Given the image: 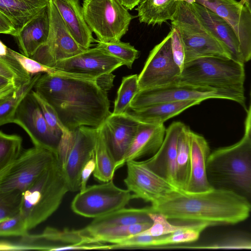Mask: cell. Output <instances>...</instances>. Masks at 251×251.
Wrapping results in <instances>:
<instances>
[{"instance_id": "1", "label": "cell", "mask_w": 251, "mask_h": 251, "mask_svg": "<svg viewBox=\"0 0 251 251\" xmlns=\"http://www.w3.org/2000/svg\"><path fill=\"white\" fill-rule=\"evenodd\" d=\"M33 88L52 106L68 130L82 126L99 128L112 113L107 91L97 79L43 74Z\"/></svg>"}, {"instance_id": "2", "label": "cell", "mask_w": 251, "mask_h": 251, "mask_svg": "<svg viewBox=\"0 0 251 251\" xmlns=\"http://www.w3.org/2000/svg\"><path fill=\"white\" fill-rule=\"evenodd\" d=\"M168 219L204 223L210 226L234 225L245 220L251 203L232 191L219 188L191 193L177 190L151 206Z\"/></svg>"}, {"instance_id": "3", "label": "cell", "mask_w": 251, "mask_h": 251, "mask_svg": "<svg viewBox=\"0 0 251 251\" xmlns=\"http://www.w3.org/2000/svg\"><path fill=\"white\" fill-rule=\"evenodd\" d=\"M207 173L213 188L234 192L251 203V139L244 135L237 143L210 153Z\"/></svg>"}, {"instance_id": "4", "label": "cell", "mask_w": 251, "mask_h": 251, "mask_svg": "<svg viewBox=\"0 0 251 251\" xmlns=\"http://www.w3.org/2000/svg\"><path fill=\"white\" fill-rule=\"evenodd\" d=\"M69 191L57 159L23 193L20 213L28 230L44 222L58 208Z\"/></svg>"}, {"instance_id": "5", "label": "cell", "mask_w": 251, "mask_h": 251, "mask_svg": "<svg viewBox=\"0 0 251 251\" xmlns=\"http://www.w3.org/2000/svg\"><path fill=\"white\" fill-rule=\"evenodd\" d=\"M244 63L220 56L186 62L178 81L217 89L244 92Z\"/></svg>"}, {"instance_id": "6", "label": "cell", "mask_w": 251, "mask_h": 251, "mask_svg": "<svg viewBox=\"0 0 251 251\" xmlns=\"http://www.w3.org/2000/svg\"><path fill=\"white\" fill-rule=\"evenodd\" d=\"M98 134V128L86 126L63 133L56 156L69 191L80 190L81 173L95 154Z\"/></svg>"}, {"instance_id": "7", "label": "cell", "mask_w": 251, "mask_h": 251, "mask_svg": "<svg viewBox=\"0 0 251 251\" xmlns=\"http://www.w3.org/2000/svg\"><path fill=\"white\" fill-rule=\"evenodd\" d=\"M209 99L232 100L246 108L244 92L217 89L176 81L162 86L140 90L133 99L129 109H138L155 103L187 100L201 102Z\"/></svg>"}, {"instance_id": "8", "label": "cell", "mask_w": 251, "mask_h": 251, "mask_svg": "<svg viewBox=\"0 0 251 251\" xmlns=\"http://www.w3.org/2000/svg\"><path fill=\"white\" fill-rule=\"evenodd\" d=\"M84 19L98 41H121L135 18L120 0H84L82 6Z\"/></svg>"}, {"instance_id": "9", "label": "cell", "mask_w": 251, "mask_h": 251, "mask_svg": "<svg viewBox=\"0 0 251 251\" xmlns=\"http://www.w3.org/2000/svg\"><path fill=\"white\" fill-rule=\"evenodd\" d=\"M182 38L185 62L204 56H220L231 58L223 44L201 25L192 10L189 2L182 0L171 21Z\"/></svg>"}, {"instance_id": "10", "label": "cell", "mask_w": 251, "mask_h": 251, "mask_svg": "<svg viewBox=\"0 0 251 251\" xmlns=\"http://www.w3.org/2000/svg\"><path fill=\"white\" fill-rule=\"evenodd\" d=\"M56 161V154L34 146L23 151L15 161L0 170V193L24 192Z\"/></svg>"}, {"instance_id": "11", "label": "cell", "mask_w": 251, "mask_h": 251, "mask_svg": "<svg viewBox=\"0 0 251 251\" xmlns=\"http://www.w3.org/2000/svg\"><path fill=\"white\" fill-rule=\"evenodd\" d=\"M134 199V194L118 187L112 179L80 191L73 200L71 209L79 215L95 219L125 207Z\"/></svg>"}, {"instance_id": "12", "label": "cell", "mask_w": 251, "mask_h": 251, "mask_svg": "<svg viewBox=\"0 0 251 251\" xmlns=\"http://www.w3.org/2000/svg\"><path fill=\"white\" fill-rule=\"evenodd\" d=\"M101 244L90 241L80 230L47 227L39 234L28 233L15 241L1 240L0 251H65L100 249Z\"/></svg>"}, {"instance_id": "13", "label": "cell", "mask_w": 251, "mask_h": 251, "mask_svg": "<svg viewBox=\"0 0 251 251\" xmlns=\"http://www.w3.org/2000/svg\"><path fill=\"white\" fill-rule=\"evenodd\" d=\"M50 8V28L48 39L30 58L53 67L59 61L77 55L85 50L72 37L52 0Z\"/></svg>"}, {"instance_id": "14", "label": "cell", "mask_w": 251, "mask_h": 251, "mask_svg": "<svg viewBox=\"0 0 251 251\" xmlns=\"http://www.w3.org/2000/svg\"><path fill=\"white\" fill-rule=\"evenodd\" d=\"M181 70L175 61L172 49V31L150 51L138 75L140 90L178 81Z\"/></svg>"}, {"instance_id": "15", "label": "cell", "mask_w": 251, "mask_h": 251, "mask_svg": "<svg viewBox=\"0 0 251 251\" xmlns=\"http://www.w3.org/2000/svg\"><path fill=\"white\" fill-rule=\"evenodd\" d=\"M12 123L25 130L34 146L56 153L61 138L51 130L31 91L17 107Z\"/></svg>"}, {"instance_id": "16", "label": "cell", "mask_w": 251, "mask_h": 251, "mask_svg": "<svg viewBox=\"0 0 251 251\" xmlns=\"http://www.w3.org/2000/svg\"><path fill=\"white\" fill-rule=\"evenodd\" d=\"M126 164L127 174L124 182L127 189L132 192L136 199L153 204L179 190L151 171L143 161L130 160Z\"/></svg>"}, {"instance_id": "17", "label": "cell", "mask_w": 251, "mask_h": 251, "mask_svg": "<svg viewBox=\"0 0 251 251\" xmlns=\"http://www.w3.org/2000/svg\"><path fill=\"white\" fill-rule=\"evenodd\" d=\"M183 0L200 4L226 20L239 40L244 62L251 59V15L245 5L236 0Z\"/></svg>"}, {"instance_id": "18", "label": "cell", "mask_w": 251, "mask_h": 251, "mask_svg": "<svg viewBox=\"0 0 251 251\" xmlns=\"http://www.w3.org/2000/svg\"><path fill=\"white\" fill-rule=\"evenodd\" d=\"M124 65L119 59L96 46L58 62L53 67L73 74L90 76L97 79L111 74Z\"/></svg>"}, {"instance_id": "19", "label": "cell", "mask_w": 251, "mask_h": 251, "mask_svg": "<svg viewBox=\"0 0 251 251\" xmlns=\"http://www.w3.org/2000/svg\"><path fill=\"white\" fill-rule=\"evenodd\" d=\"M140 122L126 113L113 114L106 119L99 130L117 164L128 150Z\"/></svg>"}, {"instance_id": "20", "label": "cell", "mask_w": 251, "mask_h": 251, "mask_svg": "<svg viewBox=\"0 0 251 251\" xmlns=\"http://www.w3.org/2000/svg\"><path fill=\"white\" fill-rule=\"evenodd\" d=\"M184 126L180 122H173L166 129L164 141L158 150L151 157L143 161L151 171L176 187L178 140Z\"/></svg>"}, {"instance_id": "21", "label": "cell", "mask_w": 251, "mask_h": 251, "mask_svg": "<svg viewBox=\"0 0 251 251\" xmlns=\"http://www.w3.org/2000/svg\"><path fill=\"white\" fill-rule=\"evenodd\" d=\"M189 3L201 25L223 44L231 58L244 63L239 40L227 22L213 11L200 4L194 2Z\"/></svg>"}, {"instance_id": "22", "label": "cell", "mask_w": 251, "mask_h": 251, "mask_svg": "<svg viewBox=\"0 0 251 251\" xmlns=\"http://www.w3.org/2000/svg\"><path fill=\"white\" fill-rule=\"evenodd\" d=\"M191 163L189 181L186 192L195 193L209 191L213 188L209 181L207 163L210 154L205 139L192 130L190 131Z\"/></svg>"}, {"instance_id": "23", "label": "cell", "mask_w": 251, "mask_h": 251, "mask_svg": "<svg viewBox=\"0 0 251 251\" xmlns=\"http://www.w3.org/2000/svg\"><path fill=\"white\" fill-rule=\"evenodd\" d=\"M166 130L164 124L140 123L135 135L125 155L117 164L116 170L129 161L136 160L146 155L154 154L164 141Z\"/></svg>"}, {"instance_id": "24", "label": "cell", "mask_w": 251, "mask_h": 251, "mask_svg": "<svg viewBox=\"0 0 251 251\" xmlns=\"http://www.w3.org/2000/svg\"><path fill=\"white\" fill-rule=\"evenodd\" d=\"M50 28L49 4L14 36L21 53L31 58L47 40Z\"/></svg>"}, {"instance_id": "25", "label": "cell", "mask_w": 251, "mask_h": 251, "mask_svg": "<svg viewBox=\"0 0 251 251\" xmlns=\"http://www.w3.org/2000/svg\"><path fill=\"white\" fill-rule=\"evenodd\" d=\"M76 43L83 49L97 42L92 35L83 15L79 0H52Z\"/></svg>"}, {"instance_id": "26", "label": "cell", "mask_w": 251, "mask_h": 251, "mask_svg": "<svg viewBox=\"0 0 251 251\" xmlns=\"http://www.w3.org/2000/svg\"><path fill=\"white\" fill-rule=\"evenodd\" d=\"M32 76L0 41V100L4 99L31 80Z\"/></svg>"}, {"instance_id": "27", "label": "cell", "mask_w": 251, "mask_h": 251, "mask_svg": "<svg viewBox=\"0 0 251 251\" xmlns=\"http://www.w3.org/2000/svg\"><path fill=\"white\" fill-rule=\"evenodd\" d=\"M201 102L197 100H187L155 103L138 109H129L126 112L140 123L161 125L170 118Z\"/></svg>"}, {"instance_id": "28", "label": "cell", "mask_w": 251, "mask_h": 251, "mask_svg": "<svg viewBox=\"0 0 251 251\" xmlns=\"http://www.w3.org/2000/svg\"><path fill=\"white\" fill-rule=\"evenodd\" d=\"M50 0H0V13L12 22L18 33L29 21L47 6Z\"/></svg>"}, {"instance_id": "29", "label": "cell", "mask_w": 251, "mask_h": 251, "mask_svg": "<svg viewBox=\"0 0 251 251\" xmlns=\"http://www.w3.org/2000/svg\"><path fill=\"white\" fill-rule=\"evenodd\" d=\"M182 0H140L136 10L141 23L161 25L172 21Z\"/></svg>"}, {"instance_id": "30", "label": "cell", "mask_w": 251, "mask_h": 251, "mask_svg": "<svg viewBox=\"0 0 251 251\" xmlns=\"http://www.w3.org/2000/svg\"><path fill=\"white\" fill-rule=\"evenodd\" d=\"M151 212H153L151 206L141 208L124 207L95 218L85 227L97 229L137 223H152L149 215Z\"/></svg>"}, {"instance_id": "31", "label": "cell", "mask_w": 251, "mask_h": 251, "mask_svg": "<svg viewBox=\"0 0 251 251\" xmlns=\"http://www.w3.org/2000/svg\"><path fill=\"white\" fill-rule=\"evenodd\" d=\"M190 128L184 126L178 140L176 159V185L181 191H185L190 174L191 150Z\"/></svg>"}, {"instance_id": "32", "label": "cell", "mask_w": 251, "mask_h": 251, "mask_svg": "<svg viewBox=\"0 0 251 251\" xmlns=\"http://www.w3.org/2000/svg\"><path fill=\"white\" fill-rule=\"evenodd\" d=\"M96 168L93 173L98 180L105 182L113 179L116 171V162L99 130L95 148Z\"/></svg>"}, {"instance_id": "33", "label": "cell", "mask_w": 251, "mask_h": 251, "mask_svg": "<svg viewBox=\"0 0 251 251\" xmlns=\"http://www.w3.org/2000/svg\"><path fill=\"white\" fill-rule=\"evenodd\" d=\"M42 74L32 77L30 81L8 97L0 100V125L12 123L16 110L24 98L30 93Z\"/></svg>"}, {"instance_id": "34", "label": "cell", "mask_w": 251, "mask_h": 251, "mask_svg": "<svg viewBox=\"0 0 251 251\" xmlns=\"http://www.w3.org/2000/svg\"><path fill=\"white\" fill-rule=\"evenodd\" d=\"M139 91L137 75L123 77L121 85L117 91L112 114L126 113L130 108V103Z\"/></svg>"}, {"instance_id": "35", "label": "cell", "mask_w": 251, "mask_h": 251, "mask_svg": "<svg viewBox=\"0 0 251 251\" xmlns=\"http://www.w3.org/2000/svg\"><path fill=\"white\" fill-rule=\"evenodd\" d=\"M8 50L10 53L20 62L25 70L32 76L33 75L43 73L62 77L97 79L89 75L70 73L58 70L54 67L46 66L10 48H8Z\"/></svg>"}, {"instance_id": "36", "label": "cell", "mask_w": 251, "mask_h": 251, "mask_svg": "<svg viewBox=\"0 0 251 251\" xmlns=\"http://www.w3.org/2000/svg\"><path fill=\"white\" fill-rule=\"evenodd\" d=\"M210 226L204 223H191L180 230L171 234L161 236L157 241V246L178 244L195 242L201 233Z\"/></svg>"}, {"instance_id": "37", "label": "cell", "mask_w": 251, "mask_h": 251, "mask_svg": "<svg viewBox=\"0 0 251 251\" xmlns=\"http://www.w3.org/2000/svg\"><path fill=\"white\" fill-rule=\"evenodd\" d=\"M22 138L0 132V170L15 161L21 154Z\"/></svg>"}, {"instance_id": "38", "label": "cell", "mask_w": 251, "mask_h": 251, "mask_svg": "<svg viewBox=\"0 0 251 251\" xmlns=\"http://www.w3.org/2000/svg\"><path fill=\"white\" fill-rule=\"evenodd\" d=\"M97 42L96 47L119 59L129 69L132 68L134 61L139 56V51L129 43L121 41L111 43Z\"/></svg>"}, {"instance_id": "39", "label": "cell", "mask_w": 251, "mask_h": 251, "mask_svg": "<svg viewBox=\"0 0 251 251\" xmlns=\"http://www.w3.org/2000/svg\"><path fill=\"white\" fill-rule=\"evenodd\" d=\"M23 192L14 190L0 193V221L20 213Z\"/></svg>"}, {"instance_id": "40", "label": "cell", "mask_w": 251, "mask_h": 251, "mask_svg": "<svg viewBox=\"0 0 251 251\" xmlns=\"http://www.w3.org/2000/svg\"><path fill=\"white\" fill-rule=\"evenodd\" d=\"M152 220L151 226L141 234L155 237L168 235L185 227L186 225L178 226L171 224L169 219L163 214L158 212L149 213Z\"/></svg>"}, {"instance_id": "41", "label": "cell", "mask_w": 251, "mask_h": 251, "mask_svg": "<svg viewBox=\"0 0 251 251\" xmlns=\"http://www.w3.org/2000/svg\"><path fill=\"white\" fill-rule=\"evenodd\" d=\"M31 92L39 104L51 130L56 136L61 138L63 132L67 130L59 120L55 111L49 102L34 90H32Z\"/></svg>"}, {"instance_id": "42", "label": "cell", "mask_w": 251, "mask_h": 251, "mask_svg": "<svg viewBox=\"0 0 251 251\" xmlns=\"http://www.w3.org/2000/svg\"><path fill=\"white\" fill-rule=\"evenodd\" d=\"M28 229L24 217L19 214L0 221L1 237H23L28 234Z\"/></svg>"}, {"instance_id": "43", "label": "cell", "mask_w": 251, "mask_h": 251, "mask_svg": "<svg viewBox=\"0 0 251 251\" xmlns=\"http://www.w3.org/2000/svg\"><path fill=\"white\" fill-rule=\"evenodd\" d=\"M210 249H251V237L236 235L226 236L210 245L201 247Z\"/></svg>"}, {"instance_id": "44", "label": "cell", "mask_w": 251, "mask_h": 251, "mask_svg": "<svg viewBox=\"0 0 251 251\" xmlns=\"http://www.w3.org/2000/svg\"><path fill=\"white\" fill-rule=\"evenodd\" d=\"M161 236L155 237L139 233L128 237L118 243L111 244V249L156 247L158 240Z\"/></svg>"}, {"instance_id": "45", "label": "cell", "mask_w": 251, "mask_h": 251, "mask_svg": "<svg viewBox=\"0 0 251 251\" xmlns=\"http://www.w3.org/2000/svg\"><path fill=\"white\" fill-rule=\"evenodd\" d=\"M172 49L175 61L182 71L185 62V55L184 44L178 31L175 28L171 27Z\"/></svg>"}, {"instance_id": "46", "label": "cell", "mask_w": 251, "mask_h": 251, "mask_svg": "<svg viewBox=\"0 0 251 251\" xmlns=\"http://www.w3.org/2000/svg\"><path fill=\"white\" fill-rule=\"evenodd\" d=\"M96 168L95 154L87 162L82 169L80 175V188L79 191L84 190L87 187V183L90 176L93 174Z\"/></svg>"}, {"instance_id": "47", "label": "cell", "mask_w": 251, "mask_h": 251, "mask_svg": "<svg viewBox=\"0 0 251 251\" xmlns=\"http://www.w3.org/2000/svg\"><path fill=\"white\" fill-rule=\"evenodd\" d=\"M0 32L15 36L17 31L12 22L3 14L0 13Z\"/></svg>"}, {"instance_id": "48", "label": "cell", "mask_w": 251, "mask_h": 251, "mask_svg": "<svg viewBox=\"0 0 251 251\" xmlns=\"http://www.w3.org/2000/svg\"><path fill=\"white\" fill-rule=\"evenodd\" d=\"M114 75L111 73L105 75L97 78V81L99 86L103 90L107 91L112 84Z\"/></svg>"}, {"instance_id": "49", "label": "cell", "mask_w": 251, "mask_h": 251, "mask_svg": "<svg viewBox=\"0 0 251 251\" xmlns=\"http://www.w3.org/2000/svg\"><path fill=\"white\" fill-rule=\"evenodd\" d=\"M244 135L251 139V103L249 110L247 111Z\"/></svg>"}, {"instance_id": "50", "label": "cell", "mask_w": 251, "mask_h": 251, "mask_svg": "<svg viewBox=\"0 0 251 251\" xmlns=\"http://www.w3.org/2000/svg\"><path fill=\"white\" fill-rule=\"evenodd\" d=\"M140 0H120L122 3L128 9L132 10L138 5Z\"/></svg>"}, {"instance_id": "51", "label": "cell", "mask_w": 251, "mask_h": 251, "mask_svg": "<svg viewBox=\"0 0 251 251\" xmlns=\"http://www.w3.org/2000/svg\"><path fill=\"white\" fill-rule=\"evenodd\" d=\"M240 2L247 7L251 15V0H240Z\"/></svg>"}]
</instances>
